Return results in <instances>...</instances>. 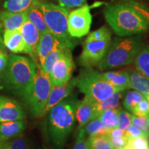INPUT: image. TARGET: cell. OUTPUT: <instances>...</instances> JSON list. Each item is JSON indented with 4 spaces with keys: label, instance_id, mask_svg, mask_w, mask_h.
I'll list each match as a JSON object with an SVG mask.
<instances>
[{
    "label": "cell",
    "instance_id": "cell-1",
    "mask_svg": "<svg viewBox=\"0 0 149 149\" xmlns=\"http://www.w3.org/2000/svg\"><path fill=\"white\" fill-rule=\"evenodd\" d=\"M79 100L70 94L48 112L47 133L48 138L57 149L64 148L76 120V109Z\"/></svg>",
    "mask_w": 149,
    "mask_h": 149
},
{
    "label": "cell",
    "instance_id": "cell-2",
    "mask_svg": "<svg viewBox=\"0 0 149 149\" xmlns=\"http://www.w3.org/2000/svg\"><path fill=\"white\" fill-rule=\"evenodd\" d=\"M104 17L117 36L120 37L142 34L149 27L145 19L127 3H109L104 9Z\"/></svg>",
    "mask_w": 149,
    "mask_h": 149
},
{
    "label": "cell",
    "instance_id": "cell-3",
    "mask_svg": "<svg viewBox=\"0 0 149 149\" xmlns=\"http://www.w3.org/2000/svg\"><path fill=\"white\" fill-rule=\"evenodd\" d=\"M37 64L25 56H9L8 65L3 72L5 88L24 100L33 82Z\"/></svg>",
    "mask_w": 149,
    "mask_h": 149
},
{
    "label": "cell",
    "instance_id": "cell-4",
    "mask_svg": "<svg viewBox=\"0 0 149 149\" xmlns=\"http://www.w3.org/2000/svg\"><path fill=\"white\" fill-rule=\"evenodd\" d=\"M143 46L144 40L141 34L116 37L111 40L107 53L98 64L99 69L109 70L131 64Z\"/></svg>",
    "mask_w": 149,
    "mask_h": 149
},
{
    "label": "cell",
    "instance_id": "cell-5",
    "mask_svg": "<svg viewBox=\"0 0 149 149\" xmlns=\"http://www.w3.org/2000/svg\"><path fill=\"white\" fill-rule=\"evenodd\" d=\"M111 40V31L105 26L89 33L79 59L80 65L85 68L98 65L107 53Z\"/></svg>",
    "mask_w": 149,
    "mask_h": 149
},
{
    "label": "cell",
    "instance_id": "cell-6",
    "mask_svg": "<svg viewBox=\"0 0 149 149\" xmlns=\"http://www.w3.org/2000/svg\"><path fill=\"white\" fill-rule=\"evenodd\" d=\"M81 93L95 102L105 101L116 89L104 79L102 73L93 68H84L77 77V85Z\"/></svg>",
    "mask_w": 149,
    "mask_h": 149
},
{
    "label": "cell",
    "instance_id": "cell-7",
    "mask_svg": "<svg viewBox=\"0 0 149 149\" xmlns=\"http://www.w3.org/2000/svg\"><path fill=\"white\" fill-rule=\"evenodd\" d=\"M39 6L48 31L61 42L72 48L73 43L68 31V9L44 1H41Z\"/></svg>",
    "mask_w": 149,
    "mask_h": 149
},
{
    "label": "cell",
    "instance_id": "cell-8",
    "mask_svg": "<svg viewBox=\"0 0 149 149\" xmlns=\"http://www.w3.org/2000/svg\"><path fill=\"white\" fill-rule=\"evenodd\" d=\"M51 88L49 74L44 71L40 64H37L33 82L23 100L35 117L40 115L47 102Z\"/></svg>",
    "mask_w": 149,
    "mask_h": 149
},
{
    "label": "cell",
    "instance_id": "cell-9",
    "mask_svg": "<svg viewBox=\"0 0 149 149\" xmlns=\"http://www.w3.org/2000/svg\"><path fill=\"white\" fill-rule=\"evenodd\" d=\"M92 23L91 8L85 4L68 13V31L71 37H82L90 31Z\"/></svg>",
    "mask_w": 149,
    "mask_h": 149
},
{
    "label": "cell",
    "instance_id": "cell-10",
    "mask_svg": "<svg viewBox=\"0 0 149 149\" xmlns=\"http://www.w3.org/2000/svg\"><path fill=\"white\" fill-rule=\"evenodd\" d=\"M71 49L68 48L61 56L49 74L51 84L53 86L64 84L72 78L74 62L72 61Z\"/></svg>",
    "mask_w": 149,
    "mask_h": 149
},
{
    "label": "cell",
    "instance_id": "cell-11",
    "mask_svg": "<svg viewBox=\"0 0 149 149\" xmlns=\"http://www.w3.org/2000/svg\"><path fill=\"white\" fill-rule=\"evenodd\" d=\"M76 85H77V77L71 78L68 82L64 84L55 86H52L47 102L43 108L42 111H41L39 117H43L48 114L52 108L69 96L76 87Z\"/></svg>",
    "mask_w": 149,
    "mask_h": 149
},
{
    "label": "cell",
    "instance_id": "cell-12",
    "mask_svg": "<svg viewBox=\"0 0 149 149\" xmlns=\"http://www.w3.org/2000/svg\"><path fill=\"white\" fill-rule=\"evenodd\" d=\"M26 115L17 101L0 95V123L24 120Z\"/></svg>",
    "mask_w": 149,
    "mask_h": 149
},
{
    "label": "cell",
    "instance_id": "cell-13",
    "mask_svg": "<svg viewBox=\"0 0 149 149\" xmlns=\"http://www.w3.org/2000/svg\"><path fill=\"white\" fill-rule=\"evenodd\" d=\"M19 31L26 46L27 54L30 55L31 58L35 62L37 63L36 48L40 40L41 33L28 19L24 22Z\"/></svg>",
    "mask_w": 149,
    "mask_h": 149
},
{
    "label": "cell",
    "instance_id": "cell-14",
    "mask_svg": "<svg viewBox=\"0 0 149 149\" xmlns=\"http://www.w3.org/2000/svg\"><path fill=\"white\" fill-rule=\"evenodd\" d=\"M2 37L3 45L8 51L15 54H27L26 46L19 30H4Z\"/></svg>",
    "mask_w": 149,
    "mask_h": 149
},
{
    "label": "cell",
    "instance_id": "cell-15",
    "mask_svg": "<svg viewBox=\"0 0 149 149\" xmlns=\"http://www.w3.org/2000/svg\"><path fill=\"white\" fill-rule=\"evenodd\" d=\"M59 41L60 40H58L50 31L41 34L36 48L37 59L40 66H42L46 57Z\"/></svg>",
    "mask_w": 149,
    "mask_h": 149
},
{
    "label": "cell",
    "instance_id": "cell-16",
    "mask_svg": "<svg viewBox=\"0 0 149 149\" xmlns=\"http://www.w3.org/2000/svg\"><path fill=\"white\" fill-rule=\"evenodd\" d=\"M95 103L94 100L87 96L84 97L82 101H79L75 114L79 129L84 127L91 120H93Z\"/></svg>",
    "mask_w": 149,
    "mask_h": 149
},
{
    "label": "cell",
    "instance_id": "cell-17",
    "mask_svg": "<svg viewBox=\"0 0 149 149\" xmlns=\"http://www.w3.org/2000/svg\"><path fill=\"white\" fill-rule=\"evenodd\" d=\"M27 19L26 13H14L5 10L0 11V23L4 30H20Z\"/></svg>",
    "mask_w": 149,
    "mask_h": 149
},
{
    "label": "cell",
    "instance_id": "cell-18",
    "mask_svg": "<svg viewBox=\"0 0 149 149\" xmlns=\"http://www.w3.org/2000/svg\"><path fill=\"white\" fill-rule=\"evenodd\" d=\"M26 126V121L25 120L0 123V141H7L20 135Z\"/></svg>",
    "mask_w": 149,
    "mask_h": 149
},
{
    "label": "cell",
    "instance_id": "cell-19",
    "mask_svg": "<svg viewBox=\"0 0 149 149\" xmlns=\"http://www.w3.org/2000/svg\"><path fill=\"white\" fill-rule=\"evenodd\" d=\"M102 75L104 79L116 89L117 91L123 92L127 89H130L128 70L108 71L102 73Z\"/></svg>",
    "mask_w": 149,
    "mask_h": 149
},
{
    "label": "cell",
    "instance_id": "cell-20",
    "mask_svg": "<svg viewBox=\"0 0 149 149\" xmlns=\"http://www.w3.org/2000/svg\"><path fill=\"white\" fill-rule=\"evenodd\" d=\"M130 89L141 93L144 96L149 95V79L137 70H128Z\"/></svg>",
    "mask_w": 149,
    "mask_h": 149
},
{
    "label": "cell",
    "instance_id": "cell-21",
    "mask_svg": "<svg viewBox=\"0 0 149 149\" xmlns=\"http://www.w3.org/2000/svg\"><path fill=\"white\" fill-rule=\"evenodd\" d=\"M68 48H72L61 41L57 42L51 53L48 54L47 57H46L42 66H40L44 70V71L48 74L51 73L54 65Z\"/></svg>",
    "mask_w": 149,
    "mask_h": 149
},
{
    "label": "cell",
    "instance_id": "cell-22",
    "mask_svg": "<svg viewBox=\"0 0 149 149\" xmlns=\"http://www.w3.org/2000/svg\"><path fill=\"white\" fill-rule=\"evenodd\" d=\"M42 0H4L3 8L14 13H26L32 7L39 4Z\"/></svg>",
    "mask_w": 149,
    "mask_h": 149
},
{
    "label": "cell",
    "instance_id": "cell-23",
    "mask_svg": "<svg viewBox=\"0 0 149 149\" xmlns=\"http://www.w3.org/2000/svg\"><path fill=\"white\" fill-rule=\"evenodd\" d=\"M122 92L116 91L111 97L105 100V101L96 102L95 104L93 120L97 118L102 113L108 111V110L120 107V100L122 99Z\"/></svg>",
    "mask_w": 149,
    "mask_h": 149
},
{
    "label": "cell",
    "instance_id": "cell-24",
    "mask_svg": "<svg viewBox=\"0 0 149 149\" xmlns=\"http://www.w3.org/2000/svg\"><path fill=\"white\" fill-rule=\"evenodd\" d=\"M39 4L34 6L26 13L28 19L37 28V29L40 31L41 34H43V33L48 32L49 31L46 26L44 15H43Z\"/></svg>",
    "mask_w": 149,
    "mask_h": 149
},
{
    "label": "cell",
    "instance_id": "cell-25",
    "mask_svg": "<svg viewBox=\"0 0 149 149\" xmlns=\"http://www.w3.org/2000/svg\"><path fill=\"white\" fill-rule=\"evenodd\" d=\"M136 70L149 79V45H144L133 61Z\"/></svg>",
    "mask_w": 149,
    "mask_h": 149
},
{
    "label": "cell",
    "instance_id": "cell-26",
    "mask_svg": "<svg viewBox=\"0 0 149 149\" xmlns=\"http://www.w3.org/2000/svg\"><path fill=\"white\" fill-rule=\"evenodd\" d=\"M120 107L115 108V109H110L104 112L100 115L99 118L103 123L104 125L108 129H113V128H118L119 126V117L118 113Z\"/></svg>",
    "mask_w": 149,
    "mask_h": 149
},
{
    "label": "cell",
    "instance_id": "cell-27",
    "mask_svg": "<svg viewBox=\"0 0 149 149\" xmlns=\"http://www.w3.org/2000/svg\"><path fill=\"white\" fill-rule=\"evenodd\" d=\"M87 142L89 149H114L109 138L106 135L89 136Z\"/></svg>",
    "mask_w": 149,
    "mask_h": 149
},
{
    "label": "cell",
    "instance_id": "cell-28",
    "mask_svg": "<svg viewBox=\"0 0 149 149\" xmlns=\"http://www.w3.org/2000/svg\"><path fill=\"white\" fill-rule=\"evenodd\" d=\"M146 97L144 95L136 91H129L123 100V107L128 111L133 112L137 104Z\"/></svg>",
    "mask_w": 149,
    "mask_h": 149
},
{
    "label": "cell",
    "instance_id": "cell-29",
    "mask_svg": "<svg viewBox=\"0 0 149 149\" xmlns=\"http://www.w3.org/2000/svg\"><path fill=\"white\" fill-rule=\"evenodd\" d=\"M84 128L86 135L89 136L106 135L108 130H109L104 125L99 117L91 120Z\"/></svg>",
    "mask_w": 149,
    "mask_h": 149
},
{
    "label": "cell",
    "instance_id": "cell-30",
    "mask_svg": "<svg viewBox=\"0 0 149 149\" xmlns=\"http://www.w3.org/2000/svg\"><path fill=\"white\" fill-rule=\"evenodd\" d=\"M2 149H31L29 141L24 136L17 137L2 141Z\"/></svg>",
    "mask_w": 149,
    "mask_h": 149
},
{
    "label": "cell",
    "instance_id": "cell-31",
    "mask_svg": "<svg viewBox=\"0 0 149 149\" xmlns=\"http://www.w3.org/2000/svg\"><path fill=\"white\" fill-rule=\"evenodd\" d=\"M120 149H149L148 137H138L128 139L126 144Z\"/></svg>",
    "mask_w": 149,
    "mask_h": 149
},
{
    "label": "cell",
    "instance_id": "cell-32",
    "mask_svg": "<svg viewBox=\"0 0 149 149\" xmlns=\"http://www.w3.org/2000/svg\"><path fill=\"white\" fill-rule=\"evenodd\" d=\"M131 122L149 137V115L145 116L131 115Z\"/></svg>",
    "mask_w": 149,
    "mask_h": 149
},
{
    "label": "cell",
    "instance_id": "cell-33",
    "mask_svg": "<svg viewBox=\"0 0 149 149\" xmlns=\"http://www.w3.org/2000/svg\"><path fill=\"white\" fill-rule=\"evenodd\" d=\"M122 1L135 9L145 19L149 27V8L147 6L137 0H122Z\"/></svg>",
    "mask_w": 149,
    "mask_h": 149
},
{
    "label": "cell",
    "instance_id": "cell-34",
    "mask_svg": "<svg viewBox=\"0 0 149 149\" xmlns=\"http://www.w3.org/2000/svg\"><path fill=\"white\" fill-rule=\"evenodd\" d=\"M119 126L118 128L125 131V130L132 124L131 114L128 111L123 110L120 108L118 113Z\"/></svg>",
    "mask_w": 149,
    "mask_h": 149
},
{
    "label": "cell",
    "instance_id": "cell-35",
    "mask_svg": "<svg viewBox=\"0 0 149 149\" xmlns=\"http://www.w3.org/2000/svg\"><path fill=\"white\" fill-rule=\"evenodd\" d=\"M72 149H89L88 142H87L86 133L84 128H80Z\"/></svg>",
    "mask_w": 149,
    "mask_h": 149
},
{
    "label": "cell",
    "instance_id": "cell-36",
    "mask_svg": "<svg viewBox=\"0 0 149 149\" xmlns=\"http://www.w3.org/2000/svg\"><path fill=\"white\" fill-rule=\"evenodd\" d=\"M132 113L137 116H145V115H149L148 100L146 97H145L144 100H142L137 104Z\"/></svg>",
    "mask_w": 149,
    "mask_h": 149
},
{
    "label": "cell",
    "instance_id": "cell-37",
    "mask_svg": "<svg viewBox=\"0 0 149 149\" xmlns=\"http://www.w3.org/2000/svg\"><path fill=\"white\" fill-rule=\"evenodd\" d=\"M124 136H125L127 139L138 137H148L138 127L133 125V124H130V125L125 130V131H124Z\"/></svg>",
    "mask_w": 149,
    "mask_h": 149
},
{
    "label": "cell",
    "instance_id": "cell-38",
    "mask_svg": "<svg viewBox=\"0 0 149 149\" xmlns=\"http://www.w3.org/2000/svg\"><path fill=\"white\" fill-rule=\"evenodd\" d=\"M87 0H58L59 6L67 9L72 8H79L85 5Z\"/></svg>",
    "mask_w": 149,
    "mask_h": 149
},
{
    "label": "cell",
    "instance_id": "cell-39",
    "mask_svg": "<svg viewBox=\"0 0 149 149\" xmlns=\"http://www.w3.org/2000/svg\"><path fill=\"white\" fill-rule=\"evenodd\" d=\"M9 56L6 49L0 48V73L4 71L8 63Z\"/></svg>",
    "mask_w": 149,
    "mask_h": 149
},
{
    "label": "cell",
    "instance_id": "cell-40",
    "mask_svg": "<svg viewBox=\"0 0 149 149\" xmlns=\"http://www.w3.org/2000/svg\"><path fill=\"white\" fill-rule=\"evenodd\" d=\"M0 48H3V49H6L5 46H4V45H3V37H2V35H1V29H0Z\"/></svg>",
    "mask_w": 149,
    "mask_h": 149
},
{
    "label": "cell",
    "instance_id": "cell-41",
    "mask_svg": "<svg viewBox=\"0 0 149 149\" xmlns=\"http://www.w3.org/2000/svg\"><path fill=\"white\" fill-rule=\"evenodd\" d=\"M0 149H2V141H0Z\"/></svg>",
    "mask_w": 149,
    "mask_h": 149
},
{
    "label": "cell",
    "instance_id": "cell-42",
    "mask_svg": "<svg viewBox=\"0 0 149 149\" xmlns=\"http://www.w3.org/2000/svg\"><path fill=\"white\" fill-rule=\"evenodd\" d=\"M147 99V98H146ZM147 100H148V111H149V99H147Z\"/></svg>",
    "mask_w": 149,
    "mask_h": 149
},
{
    "label": "cell",
    "instance_id": "cell-43",
    "mask_svg": "<svg viewBox=\"0 0 149 149\" xmlns=\"http://www.w3.org/2000/svg\"><path fill=\"white\" fill-rule=\"evenodd\" d=\"M145 97H146L147 99H149V95H146V96H145Z\"/></svg>",
    "mask_w": 149,
    "mask_h": 149
}]
</instances>
